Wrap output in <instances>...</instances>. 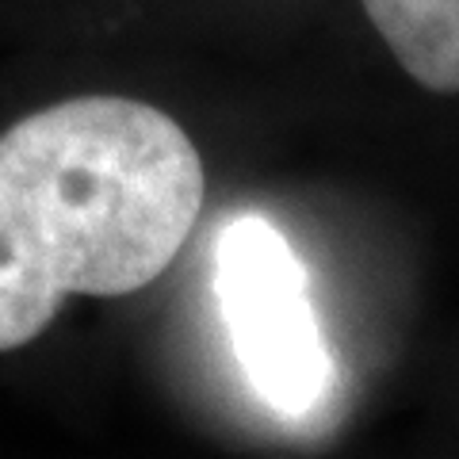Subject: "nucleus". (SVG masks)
Listing matches in <instances>:
<instances>
[{
	"label": "nucleus",
	"mask_w": 459,
	"mask_h": 459,
	"mask_svg": "<svg viewBox=\"0 0 459 459\" xmlns=\"http://www.w3.org/2000/svg\"><path fill=\"white\" fill-rule=\"evenodd\" d=\"M364 12L410 81L459 96V0H364Z\"/></svg>",
	"instance_id": "3"
},
{
	"label": "nucleus",
	"mask_w": 459,
	"mask_h": 459,
	"mask_svg": "<svg viewBox=\"0 0 459 459\" xmlns=\"http://www.w3.org/2000/svg\"><path fill=\"white\" fill-rule=\"evenodd\" d=\"M192 134L126 96H77L0 134V352L69 295L119 299L177 261L204 207Z\"/></svg>",
	"instance_id": "1"
},
{
	"label": "nucleus",
	"mask_w": 459,
	"mask_h": 459,
	"mask_svg": "<svg viewBox=\"0 0 459 459\" xmlns=\"http://www.w3.org/2000/svg\"><path fill=\"white\" fill-rule=\"evenodd\" d=\"M219 307L256 398L310 418L337 391V364L307 291V268L276 226L241 214L219 238Z\"/></svg>",
	"instance_id": "2"
}]
</instances>
